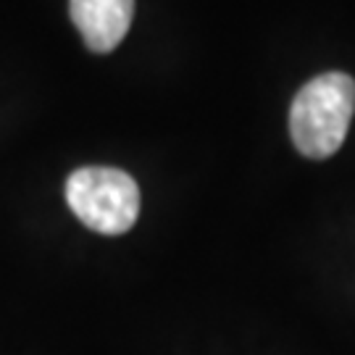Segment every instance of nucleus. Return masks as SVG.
<instances>
[{
    "label": "nucleus",
    "instance_id": "1",
    "mask_svg": "<svg viewBox=\"0 0 355 355\" xmlns=\"http://www.w3.org/2000/svg\"><path fill=\"white\" fill-rule=\"evenodd\" d=\"M355 114V79L343 71L313 76L290 105V135L305 158L324 161L343 148Z\"/></svg>",
    "mask_w": 355,
    "mask_h": 355
},
{
    "label": "nucleus",
    "instance_id": "2",
    "mask_svg": "<svg viewBox=\"0 0 355 355\" xmlns=\"http://www.w3.org/2000/svg\"><path fill=\"white\" fill-rule=\"evenodd\" d=\"M66 203L92 232L124 234L140 216V187L114 166H85L66 179Z\"/></svg>",
    "mask_w": 355,
    "mask_h": 355
},
{
    "label": "nucleus",
    "instance_id": "3",
    "mask_svg": "<svg viewBox=\"0 0 355 355\" xmlns=\"http://www.w3.org/2000/svg\"><path fill=\"white\" fill-rule=\"evenodd\" d=\"M71 21L92 53H111L127 37L135 0H69Z\"/></svg>",
    "mask_w": 355,
    "mask_h": 355
}]
</instances>
